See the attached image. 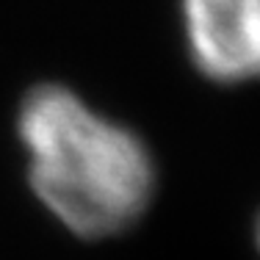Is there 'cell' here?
I'll list each match as a JSON object with an SVG mask.
<instances>
[{
    "instance_id": "cell-1",
    "label": "cell",
    "mask_w": 260,
    "mask_h": 260,
    "mask_svg": "<svg viewBox=\"0 0 260 260\" xmlns=\"http://www.w3.org/2000/svg\"><path fill=\"white\" fill-rule=\"evenodd\" d=\"M28 183L70 233L108 238L150 208L155 160L130 127L97 114L72 89L42 83L17 116Z\"/></svg>"
},
{
    "instance_id": "cell-2",
    "label": "cell",
    "mask_w": 260,
    "mask_h": 260,
    "mask_svg": "<svg viewBox=\"0 0 260 260\" xmlns=\"http://www.w3.org/2000/svg\"><path fill=\"white\" fill-rule=\"evenodd\" d=\"M191 61L216 83L260 80V0H180Z\"/></svg>"
},
{
    "instance_id": "cell-3",
    "label": "cell",
    "mask_w": 260,
    "mask_h": 260,
    "mask_svg": "<svg viewBox=\"0 0 260 260\" xmlns=\"http://www.w3.org/2000/svg\"><path fill=\"white\" fill-rule=\"evenodd\" d=\"M257 249H260V221H257Z\"/></svg>"
}]
</instances>
